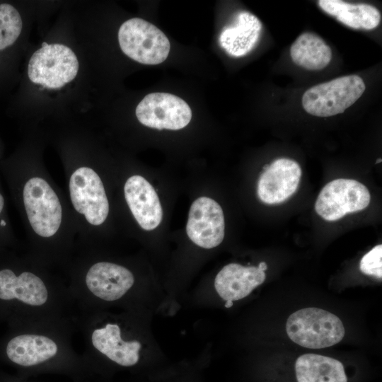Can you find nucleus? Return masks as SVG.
<instances>
[{
	"instance_id": "nucleus-16",
	"label": "nucleus",
	"mask_w": 382,
	"mask_h": 382,
	"mask_svg": "<svg viewBox=\"0 0 382 382\" xmlns=\"http://www.w3.org/2000/svg\"><path fill=\"white\" fill-rule=\"evenodd\" d=\"M261 30L262 23L255 15L241 11L232 25L222 30L219 36L220 45L231 56L245 55L257 42Z\"/></svg>"
},
{
	"instance_id": "nucleus-20",
	"label": "nucleus",
	"mask_w": 382,
	"mask_h": 382,
	"mask_svg": "<svg viewBox=\"0 0 382 382\" xmlns=\"http://www.w3.org/2000/svg\"><path fill=\"white\" fill-rule=\"evenodd\" d=\"M292 61L308 70H321L332 59V50L318 35L306 32L299 35L290 48Z\"/></svg>"
},
{
	"instance_id": "nucleus-21",
	"label": "nucleus",
	"mask_w": 382,
	"mask_h": 382,
	"mask_svg": "<svg viewBox=\"0 0 382 382\" xmlns=\"http://www.w3.org/2000/svg\"><path fill=\"white\" fill-rule=\"evenodd\" d=\"M23 23L18 11L8 4H0V50L13 45L21 34Z\"/></svg>"
},
{
	"instance_id": "nucleus-7",
	"label": "nucleus",
	"mask_w": 382,
	"mask_h": 382,
	"mask_svg": "<svg viewBox=\"0 0 382 382\" xmlns=\"http://www.w3.org/2000/svg\"><path fill=\"white\" fill-rule=\"evenodd\" d=\"M370 199L369 191L364 185L353 179L339 178L330 181L321 190L315 209L323 219L333 221L347 214L364 209Z\"/></svg>"
},
{
	"instance_id": "nucleus-13",
	"label": "nucleus",
	"mask_w": 382,
	"mask_h": 382,
	"mask_svg": "<svg viewBox=\"0 0 382 382\" xmlns=\"http://www.w3.org/2000/svg\"><path fill=\"white\" fill-rule=\"evenodd\" d=\"M267 264L245 267L238 263L225 265L216 274L214 287L219 296L226 301L242 299L265 280Z\"/></svg>"
},
{
	"instance_id": "nucleus-22",
	"label": "nucleus",
	"mask_w": 382,
	"mask_h": 382,
	"mask_svg": "<svg viewBox=\"0 0 382 382\" xmlns=\"http://www.w3.org/2000/svg\"><path fill=\"white\" fill-rule=\"evenodd\" d=\"M361 272L376 277H382V245H378L365 254L359 265Z\"/></svg>"
},
{
	"instance_id": "nucleus-11",
	"label": "nucleus",
	"mask_w": 382,
	"mask_h": 382,
	"mask_svg": "<svg viewBox=\"0 0 382 382\" xmlns=\"http://www.w3.org/2000/svg\"><path fill=\"white\" fill-rule=\"evenodd\" d=\"M123 196L134 219L144 230L156 228L163 218L162 207L152 185L140 175L128 177L123 185Z\"/></svg>"
},
{
	"instance_id": "nucleus-15",
	"label": "nucleus",
	"mask_w": 382,
	"mask_h": 382,
	"mask_svg": "<svg viewBox=\"0 0 382 382\" xmlns=\"http://www.w3.org/2000/svg\"><path fill=\"white\" fill-rule=\"evenodd\" d=\"M93 347L109 359L122 366H132L139 360L141 345L137 340L125 341L117 324L108 323L93 330Z\"/></svg>"
},
{
	"instance_id": "nucleus-17",
	"label": "nucleus",
	"mask_w": 382,
	"mask_h": 382,
	"mask_svg": "<svg viewBox=\"0 0 382 382\" xmlns=\"http://www.w3.org/2000/svg\"><path fill=\"white\" fill-rule=\"evenodd\" d=\"M57 344L44 335L24 334L11 339L6 347L9 359L22 366H32L54 357Z\"/></svg>"
},
{
	"instance_id": "nucleus-3",
	"label": "nucleus",
	"mask_w": 382,
	"mask_h": 382,
	"mask_svg": "<svg viewBox=\"0 0 382 382\" xmlns=\"http://www.w3.org/2000/svg\"><path fill=\"white\" fill-rule=\"evenodd\" d=\"M286 330L293 342L309 349L336 345L345 333L337 316L318 308H306L293 313L287 319Z\"/></svg>"
},
{
	"instance_id": "nucleus-19",
	"label": "nucleus",
	"mask_w": 382,
	"mask_h": 382,
	"mask_svg": "<svg viewBox=\"0 0 382 382\" xmlns=\"http://www.w3.org/2000/svg\"><path fill=\"white\" fill-rule=\"evenodd\" d=\"M298 382H347L342 364L333 358L306 354L295 364Z\"/></svg>"
},
{
	"instance_id": "nucleus-8",
	"label": "nucleus",
	"mask_w": 382,
	"mask_h": 382,
	"mask_svg": "<svg viewBox=\"0 0 382 382\" xmlns=\"http://www.w3.org/2000/svg\"><path fill=\"white\" fill-rule=\"evenodd\" d=\"M135 114L141 124L159 130L181 129L192 118V111L187 103L180 97L168 93L146 95L137 106Z\"/></svg>"
},
{
	"instance_id": "nucleus-14",
	"label": "nucleus",
	"mask_w": 382,
	"mask_h": 382,
	"mask_svg": "<svg viewBox=\"0 0 382 382\" xmlns=\"http://www.w3.org/2000/svg\"><path fill=\"white\" fill-rule=\"evenodd\" d=\"M48 298V291L43 280L31 271L18 275L10 269L0 270V299L18 301L30 306H42Z\"/></svg>"
},
{
	"instance_id": "nucleus-4",
	"label": "nucleus",
	"mask_w": 382,
	"mask_h": 382,
	"mask_svg": "<svg viewBox=\"0 0 382 382\" xmlns=\"http://www.w3.org/2000/svg\"><path fill=\"white\" fill-rule=\"evenodd\" d=\"M366 86L357 75L344 76L308 88L302 96L306 112L317 117L342 113L363 94Z\"/></svg>"
},
{
	"instance_id": "nucleus-18",
	"label": "nucleus",
	"mask_w": 382,
	"mask_h": 382,
	"mask_svg": "<svg viewBox=\"0 0 382 382\" xmlns=\"http://www.w3.org/2000/svg\"><path fill=\"white\" fill-rule=\"evenodd\" d=\"M320 8L342 24L354 28L372 30L381 22V13L367 4H349L339 0H320Z\"/></svg>"
},
{
	"instance_id": "nucleus-24",
	"label": "nucleus",
	"mask_w": 382,
	"mask_h": 382,
	"mask_svg": "<svg viewBox=\"0 0 382 382\" xmlns=\"http://www.w3.org/2000/svg\"><path fill=\"white\" fill-rule=\"evenodd\" d=\"M232 305H233L232 301H226L225 306L226 308H229V307L232 306Z\"/></svg>"
},
{
	"instance_id": "nucleus-12",
	"label": "nucleus",
	"mask_w": 382,
	"mask_h": 382,
	"mask_svg": "<svg viewBox=\"0 0 382 382\" xmlns=\"http://www.w3.org/2000/svg\"><path fill=\"white\" fill-rule=\"evenodd\" d=\"M85 283L94 296L112 301L122 298L132 288L134 277L131 270L125 266L99 261L87 269Z\"/></svg>"
},
{
	"instance_id": "nucleus-2",
	"label": "nucleus",
	"mask_w": 382,
	"mask_h": 382,
	"mask_svg": "<svg viewBox=\"0 0 382 382\" xmlns=\"http://www.w3.org/2000/svg\"><path fill=\"white\" fill-rule=\"evenodd\" d=\"M64 175V194L76 235L89 241L110 215V205L104 180L95 166L84 162L66 166Z\"/></svg>"
},
{
	"instance_id": "nucleus-10",
	"label": "nucleus",
	"mask_w": 382,
	"mask_h": 382,
	"mask_svg": "<svg viewBox=\"0 0 382 382\" xmlns=\"http://www.w3.org/2000/svg\"><path fill=\"white\" fill-rule=\"evenodd\" d=\"M265 169L257 183V195L262 202L279 204L296 192L301 176V169L296 161L278 158Z\"/></svg>"
},
{
	"instance_id": "nucleus-6",
	"label": "nucleus",
	"mask_w": 382,
	"mask_h": 382,
	"mask_svg": "<svg viewBox=\"0 0 382 382\" xmlns=\"http://www.w3.org/2000/svg\"><path fill=\"white\" fill-rule=\"evenodd\" d=\"M78 71V59L69 47L44 42L30 57L28 75L33 83L55 89L71 81Z\"/></svg>"
},
{
	"instance_id": "nucleus-25",
	"label": "nucleus",
	"mask_w": 382,
	"mask_h": 382,
	"mask_svg": "<svg viewBox=\"0 0 382 382\" xmlns=\"http://www.w3.org/2000/svg\"><path fill=\"white\" fill-rule=\"evenodd\" d=\"M381 162V158H378L376 163H378Z\"/></svg>"
},
{
	"instance_id": "nucleus-5",
	"label": "nucleus",
	"mask_w": 382,
	"mask_h": 382,
	"mask_svg": "<svg viewBox=\"0 0 382 382\" xmlns=\"http://www.w3.org/2000/svg\"><path fill=\"white\" fill-rule=\"evenodd\" d=\"M122 51L141 64L155 65L164 62L170 52V42L156 25L139 18L122 24L118 31Z\"/></svg>"
},
{
	"instance_id": "nucleus-1",
	"label": "nucleus",
	"mask_w": 382,
	"mask_h": 382,
	"mask_svg": "<svg viewBox=\"0 0 382 382\" xmlns=\"http://www.w3.org/2000/svg\"><path fill=\"white\" fill-rule=\"evenodd\" d=\"M16 197L31 240L42 245L70 243L76 228L64 192L42 166L17 173Z\"/></svg>"
},
{
	"instance_id": "nucleus-23",
	"label": "nucleus",
	"mask_w": 382,
	"mask_h": 382,
	"mask_svg": "<svg viewBox=\"0 0 382 382\" xmlns=\"http://www.w3.org/2000/svg\"><path fill=\"white\" fill-rule=\"evenodd\" d=\"M4 207H5V199L3 195L0 192V216L3 214Z\"/></svg>"
},
{
	"instance_id": "nucleus-9",
	"label": "nucleus",
	"mask_w": 382,
	"mask_h": 382,
	"mask_svg": "<svg viewBox=\"0 0 382 382\" xmlns=\"http://www.w3.org/2000/svg\"><path fill=\"white\" fill-rule=\"evenodd\" d=\"M186 233L195 244L203 248L211 249L221 244L225 234L221 206L207 197L195 200L189 211Z\"/></svg>"
}]
</instances>
